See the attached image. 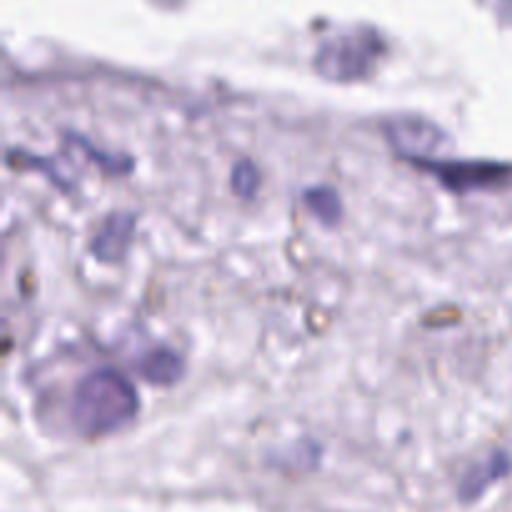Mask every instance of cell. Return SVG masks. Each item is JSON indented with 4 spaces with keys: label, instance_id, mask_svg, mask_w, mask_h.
Masks as SVG:
<instances>
[{
    "label": "cell",
    "instance_id": "1",
    "mask_svg": "<svg viewBox=\"0 0 512 512\" xmlns=\"http://www.w3.org/2000/svg\"><path fill=\"white\" fill-rule=\"evenodd\" d=\"M135 413H138V393L133 383L113 368L93 370L85 375L75 390L73 408H70L75 430L85 438L115 433L125 428Z\"/></svg>",
    "mask_w": 512,
    "mask_h": 512
},
{
    "label": "cell",
    "instance_id": "2",
    "mask_svg": "<svg viewBox=\"0 0 512 512\" xmlns=\"http://www.w3.org/2000/svg\"><path fill=\"white\" fill-rule=\"evenodd\" d=\"M383 50V40L370 30L338 35L328 40L315 55V68L328 80H360L370 75Z\"/></svg>",
    "mask_w": 512,
    "mask_h": 512
},
{
    "label": "cell",
    "instance_id": "3",
    "mask_svg": "<svg viewBox=\"0 0 512 512\" xmlns=\"http://www.w3.org/2000/svg\"><path fill=\"white\" fill-rule=\"evenodd\" d=\"M390 143L400 155L410 160H428L430 153L443 143V133L433 123L420 118H398L385 125Z\"/></svg>",
    "mask_w": 512,
    "mask_h": 512
},
{
    "label": "cell",
    "instance_id": "4",
    "mask_svg": "<svg viewBox=\"0 0 512 512\" xmlns=\"http://www.w3.org/2000/svg\"><path fill=\"white\" fill-rule=\"evenodd\" d=\"M430 170L438 173L448 188L453 190H470L480 185H490L503 178L508 168L495 163H425Z\"/></svg>",
    "mask_w": 512,
    "mask_h": 512
},
{
    "label": "cell",
    "instance_id": "5",
    "mask_svg": "<svg viewBox=\"0 0 512 512\" xmlns=\"http://www.w3.org/2000/svg\"><path fill=\"white\" fill-rule=\"evenodd\" d=\"M135 218L130 213H113L103 220L100 230L93 238V253L105 263H115L125 255L130 240H133Z\"/></svg>",
    "mask_w": 512,
    "mask_h": 512
},
{
    "label": "cell",
    "instance_id": "6",
    "mask_svg": "<svg viewBox=\"0 0 512 512\" xmlns=\"http://www.w3.org/2000/svg\"><path fill=\"white\" fill-rule=\"evenodd\" d=\"M508 470H510L508 455L495 453L493 458L485 460V463H480L478 468H473L468 475H465L463 485H460V490H458L460 500H465V503H473V500H478L480 495H483L485 490L495 483V480H500L503 475H508Z\"/></svg>",
    "mask_w": 512,
    "mask_h": 512
},
{
    "label": "cell",
    "instance_id": "7",
    "mask_svg": "<svg viewBox=\"0 0 512 512\" xmlns=\"http://www.w3.org/2000/svg\"><path fill=\"white\" fill-rule=\"evenodd\" d=\"M140 373L153 385H173L183 375V358L170 348H158L140 360Z\"/></svg>",
    "mask_w": 512,
    "mask_h": 512
},
{
    "label": "cell",
    "instance_id": "8",
    "mask_svg": "<svg viewBox=\"0 0 512 512\" xmlns=\"http://www.w3.org/2000/svg\"><path fill=\"white\" fill-rule=\"evenodd\" d=\"M305 203L313 210L315 218L325 225H335L340 220V215H343V203H340L338 193L333 188H325V185L310 188L305 193Z\"/></svg>",
    "mask_w": 512,
    "mask_h": 512
},
{
    "label": "cell",
    "instance_id": "9",
    "mask_svg": "<svg viewBox=\"0 0 512 512\" xmlns=\"http://www.w3.org/2000/svg\"><path fill=\"white\" fill-rule=\"evenodd\" d=\"M260 188V173L250 160H240L233 168V190L240 198H253Z\"/></svg>",
    "mask_w": 512,
    "mask_h": 512
}]
</instances>
